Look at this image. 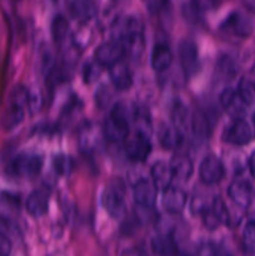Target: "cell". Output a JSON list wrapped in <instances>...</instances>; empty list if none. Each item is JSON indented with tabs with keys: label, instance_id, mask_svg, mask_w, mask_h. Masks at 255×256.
<instances>
[{
	"label": "cell",
	"instance_id": "e575fe53",
	"mask_svg": "<svg viewBox=\"0 0 255 256\" xmlns=\"http://www.w3.org/2000/svg\"><path fill=\"white\" fill-rule=\"evenodd\" d=\"M10 252H12V242L4 234L0 232V256H10Z\"/></svg>",
	"mask_w": 255,
	"mask_h": 256
},
{
	"label": "cell",
	"instance_id": "4316f807",
	"mask_svg": "<svg viewBox=\"0 0 255 256\" xmlns=\"http://www.w3.org/2000/svg\"><path fill=\"white\" fill-rule=\"evenodd\" d=\"M172 126L184 136L185 130L188 129V120H189V114H188V109L184 104L180 102H175L174 108L172 112Z\"/></svg>",
	"mask_w": 255,
	"mask_h": 256
},
{
	"label": "cell",
	"instance_id": "277c9868",
	"mask_svg": "<svg viewBox=\"0 0 255 256\" xmlns=\"http://www.w3.org/2000/svg\"><path fill=\"white\" fill-rule=\"evenodd\" d=\"M42 166V158L38 154L22 152L10 162L8 172L16 178H34L39 174Z\"/></svg>",
	"mask_w": 255,
	"mask_h": 256
},
{
	"label": "cell",
	"instance_id": "8d00e7d4",
	"mask_svg": "<svg viewBox=\"0 0 255 256\" xmlns=\"http://www.w3.org/2000/svg\"><path fill=\"white\" fill-rule=\"evenodd\" d=\"M120 256H150L145 250L139 249V248H129L125 249L124 252L120 254Z\"/></svg>",
	"mask_w": 255,
	"mask_h": 256
},
{
	"label": "cell",
	"instance_id": "8fae6325",
	"mask_svg": "<svg viewBox=\"0 0 255 256\" xmlns=\"http://www.w3.org/2000/svg\"><path fill=\"white\" fill-rule=\"evenodd\" d=\"M226 32H232L234 35L240 38L249 36L254 30V22L242 12H232L229 16L225 19L222 24Z\"/></svg>",
	"mask_w": 255,
	"mask_h": 256
},
{
	"label": "cell",
	"instance_id": "3957f363",
	"mask_svg": "<svg viewBox=\"0 0 255 256\" xmlns=\"http://www.w3.org/2000/svg\"><path fill=\"white\" fill-rule=\"evenodd\" d=\"M124 195V185L120 180L112 182L105 188L102 195V205L110 216L119 219L125 214L126 205H125Z\"/></svg>",
	"mask_w": 255,
	"mask_h": 256
},
{
	"label": "cell",
	"instance_id": "ffe728a7",
	"mask_svg": "<svg viewBox=\"0 0 255 256\" xmlns=\"http://www.w3.org/2000/svg\"><path fill=\"white\" fill-rule=\"evenodd\" d=\"M110 79L115 89L124 92L128 90L132 84V75L129 68L122 62H118L116 65L110 68Z\"/></svg>",
	"mask_w": 255,
	"mask_h": 256
},
{
	"label": "cell",
	"instance_id": "7402d4cb",
	"mask_svg": "<svg viewBox=\"0 0 255 256\" xmlns=\"http://www.w3.org/2000/svg\"><path fill=\"white\" fill-rule=\"evenodd\" d=\"M152 252L159 256H179L174 239L170 235H158L152 242Z\"/></svg>",
	"mask_w": 255,
	"mask_h": 256
},
{
	"label": "cell",
	"instance_id": "f1b7e54d",
	"mask_svg": "<svg viewBox=\"0 0 255 256\" xmlns=\"http://www.w3.org/2000/svg\"><path fill=\"white\" fill-rule=\"evenodd\" d=\"M69 32V22L62 15H56L52 20V34L56 42H62Z\"/></svg>",
	"mask_w": 255,
	"mask_h": 256
},
{
	"label": "cell",
	"instance_id": "30bf717a",
	"mask_svg": "<svg viewBox=\"0 0 255 256\" xmlns=\"http://www.w3.org/2000/svg\"><path fill=\"white\" fill-rule=\"evenodd\" d=\"M252 138V130L244 119L234 120L228 125L222 134L224 142L234 145H245L250 142Z\"/></svg>",
	"mask_w": 255,
	"mask_h": 256
},
{
	"label": "cell",
	"instance_id": "cb8c5ba5",
	"mask_svg": "<svg viewBox=\"0 0 255 256\" xmlns=\"http://www.w3.org/2000/svg\"><path fill=\"white\" fill-rule=\"evenodd\" d=\"M69 6L72 16L82 20V22L90 20L92 18H94L98 12L96 4L92 2H82V0H78V2H70Z\"/></svg>",
	"mask_w": 255,
	"mask_h": 256
},
{
	"label": "cell",
	"instance_id": "74e56055",
	"mask_svg": "<svg viewBox=\"0 0 255 256\" xmlns=\"http://www.w3.org/2000/svg\"><path fill=\"white\" fill-rule=\"evenodd\" d=\"M249 168H250V172H252V178L255 179V150L252 152L249 159Z\"/></svg>",
	"mask_w": 255,
	"mask_h": 256
},
{
	"label": "cell",
	"instance_id": "d6a6232c",
	"mask_svg": "<svg viewBox=\"0 0 255 256\" xmlns=\"http://www.w3.org/2000/svg\"><path fill=\"white\" fill-rule=\"evenodd\" d=\"M242 240L248 249L255 250V220L248 222L242 232Z\"/></svg>",
	"mask_w": 255,
	"mask_h": 256
},
{
	"label": "cell",
	"instance_id": "5b68a950",
	"mask_svg": "<svg viewBox=\"0 0 255 256\" xmlns=\"http://www.w3.org/2000/svg\"><path fill=\"white\" fill-rule=\"evenodd\" d=\"M124 149L128 159L135 162H142L149 156L152 144H150L149 136L142 132H135L126 140Z\"/></svg>",
	"mask_w": 255,
	"mask_h": 256
},
{
	"label": "cell",
	"instance_id": "4dcf8cb0",
	"mask_svg": "<svg viewBox=\"0 0 255 256\" xmlns=\"http://www.w3.org/2000/svg\"><path fill=\"white\" fill-rule=\"evenodd\" d=\"M52 166H54L55 172L59 175H69L72 169V160L68 155L59 154L56 156H54Z\"/></svg>",
	"mask_w": 255,
	"mask_h": 256
},
{
	"label": "cell",
	"instance_id": "1f68e13d",
	"mask_svg": "<svg viewBox=\"0 0 255 256\" xmlns=\"http://www.w3.org/2000/svg\"><path fill=\"white\" fill-rule=\"evenodd\" d=\"M102 65L96 60H90L84 65L82 69V78L85 82H92L100 76L102 74Z\"/></svg>",
	"mask_w": 255,
	"mask_h": 256
},
{
	"label": "cell",
	"instance_id": "8992f818",
	"mask_svg": "<svg viewBox=\"0 0 255 256\" xmlns=\"http://www.w3.org/2000/svg\"><path fill=\"white\" fill-rule=\"evenodd\" d=\"M124 55V48L116 40H109V42H102L95 50V60L102 66H114L118 62H120Z\"/></svg>",
	"mask_w": 255,
	"mask_h": 256
},
{
	"label": "cell",
	"instance_id": "9c48e42d",
	"mask_svg": "<svg viewBox=\"0 0 255 256\" xmlns=\"http://www.w3.org/2000/svg\"><path fill=\"white\" fill-rule=\"evenodd\" d=\"M179 59L182 70L188 76H192L199 70V52L192 40L185 39L180 42Z\"/></svg>",
	"mask_w": 255,
	"mask_h": 256
},
{
	"label": "cell",
	"instance_id": "7a4b0ae2",
	"mask_svg": "<svg viewBox=\"0 0 255 256\" xmlns=\"http://www.w3.org/2000/svg\"><path fill=\"white\" fill-rule=\"evenodd\" d=\"M104 136L112 142H124L129 136V115L128 108L116 104L112 110L102 128Z\"/></svg>",
	"mask_w": 255,
	"mask_h": 256
},
{
	"label": "cell",
	"instance_id": "ba28073f",
	"mask_svg": "<svg viewBox=\"0 0 255 256\" xmlns=\"http://www.w3.org/2000/svg\"><path fill=\"white\" fill-rule=\"evenodd\" d=\"M202 215L205 226L210 230L216 229L222 224H228L230 219L228 208L222 198H214L210 206Z\"/></svg>",
	"mask_w": 255,
	"mask_h": 256
},
{
	"label": "cell",
	"instance_id": "44dd1931",
	"mask_svg": "<svg viewBox=\"0 0 255 256\" xmlns=\"http://www.w3.org/2000/svg\"><path fill=\"white\" fill-rule=\"evenodd\" d=\"M26 210L32 216L40 218L46 214L48 208H49V200L45 192L42 190L32 192L26 199Z\"/></svg>",
	"mask_w": 255,
	"mask_h": 256
},
{
	"label": "cell",
	"instance_id": "5bb4252c",
	"mask_svg": "<svg viewBox=\"0 0 255 256\" xmlns=\"http://www.w3.org/2000/svg\"><path fill=\"white\" fill-rule=\"evenodd\" d=\"M156 188L152 184V180L140 179L138 180L136 184L134 185L132 190V196H134L135 202L140 208L149 209L155 204L156 200Z\"/></svg>",
	"mask_w": 255,
	"mask_h": 256
},
{
	"label": "cell",
	"instance_id": "4fadbf2b",
	"mask_svg": "<svg viewBox=\"0 0 255 256\" xmlns=\"http://www.w3.org/2000/svg\"><path fill=\"white\" fill-rule=\"evenodd\" d=\"M199 176L205 184H216L224 176V166L215 155L204 158L199 168Z\"/></svg>",
	"mask_w": 255,
	"mask_h": 256
},
{
	"label": "cell",
	"instance_id": "d6986e66",
	"mask_svg": "<svg viewBox=\"0 0 255 256\" xmlns=\"http://www.w3.org/2000/svg\"><path fill=\"white\" fill-rule=\"evenodd\" d=\"M172 52L165 42H158L152 52V66L156 72H164L172 65Z\"/></svg>",
	"mask_w": 255,
	"mask_h": 256
},
{
	"label": "cell",
	"instance_id": "f35d334b",
	"mask_svg": "<svg viewBox=\"0 0 255 256\" xmlns=\"http://www.w3.org/2000/svg\"><path fill=\"white\" fill-rule=\"evenodd\" d=\"M249 78H250V79H252V84H254V86H255V64H254V66H252V72H250V74H249Z\"/></svg>",
	"mask_w": 255,
	"mask_h": 256
},
{
	"label": "cell",
	"instance_id": "603a6c76",
	"mask_svg": "<svg viewBox=\"0 0 255 256\" xmlns=\"http://www.w3.org/2000/svg\"><path fill=\"white\" fill-rule=\"evenodd\" d=\"M160 144L165 149H176L182 144V135L174 126L162 124L159 130Z\"/></svg>",
	"mask_w": 255,
	"mask_h": 256
},
{
	"label": "cell",
	"instance_id": "9a60e30c",
	"mask_svg": "<svg viewBox=\"0 0 255 256\" xmlns=\"http://www.w3.org/2000/svg\"><path fill=\"white\" fill-rule=\"evenodd\" d=\"M228 194L238 206L248 209L252 200V186L248 180L236 179L230 184Z\"/></svg>",
	"mask_w": 255,
	"mask_h": 256
},
{
	"label": "cell",
	"instance_id": "f546056e",
	"mask_svg": "<svg viewBox=\"0 0 255 256\" xmlns=\"http://www.w3.org/2000/svg\"><path fill=\"white\" fill-rule=\"evenodd\" d=\"M238 92L248 105H252V102H255V86L249 75H245L242 78L239 86H238Z\"/></svg>",
	"mask_w": 255,
	"mask_h": 256
},
{
	"label": "cell",
	"instance_id": "7c38bea8",
	"mask_svg": "<svg viewBox=\"0 0 255 256\" xmlns=\"http://www.w3.org/2000/svg\"><path fill=\"white\" fill-rule=\"evenodd\" d=\"M104 132L92 122H86L79 132V146L84 152H96L102 142Z\"/></svg>",
	"mask_w": 255,
	"mask_h": 256
},
{
	"label": "cell",
	"instance_id": "60d3db41",
	"mask_svg": "<svg viewBox=\"0 0 255 256\" xmlns=\"http://www.w3.org/2000/svg\"><path fill=\"white\" fill-rule=\"evenodd\" d=\"M252 124H254V130H255V112L252 114Z\"/></svg>",
	"mask_w": 255,
	"mask_h": 256
},
{
	"label": "cell",
	"instance_id": "52a82bcc",
	"mask_svg": "<svg viewBox=\"0 0 255 256\" xmlns=\"http://www.w3.org/2000/svg\"><path fill=\"white\" fill-rule=\"evenodd\" d=\"M220 104L222 109L230 115L234 120H240L246 115L249 105L242 100L238 90L228 88L220 94Z\"/></svg>",
	"mask_w": 255,
	"mask_h": 256
},
{
	"label": "cell",
	"instance_id": "e0dca14e",
	"mask_svg": "<svg viewBox=\"0 0 255 256\" xmlns=\"http://www.w3.org/2000/svg\"><path fill=\"white\" fill-rule=\"evenodd\" d=\"M152 182L158 190L168 189L172 186V182L174 179L172 176L170 165L165 162H156L152 168Z\"/></svg>",
	"mask_w": 255,
	"mask_h": 256
},
{
	"label": "cell",
	"instance_id": "484cf974",
	"mask_svg": "<svg viewBox=\"0 0 255 256\" xmlns=\"http://www.w3.org/2000/svg\"><path fill=\"white\" fill-rule=\"evenodd\" d=\"M190 128H192V134L196 138H200V139H204V138L209 135V120H208V116L202 110H196L192 115V118H190Z\"/></svg>",
	"mask_w": 255,
	"mask_h": 256
},
{
	"label": "cell",
	"instance_id": "2e32d148",
	"mask_svg": "<svg viewBox=\"0 0 255 256\" xmlns=\"http://www.w3.org/2000/svg\"><path fill=\"white\" fill-rule=\"evenodd\" d=\"M162 204L168 212L178 214L184 209L185 204H186V194L182 189L172 185L162 192Z\"/></svg>",
	"mask_w": 255,
	"mask_h": 256
},
{
	"label": "cell",
	"instance_id": "d590c367",
	"mask_svg": "<svg viewBox=\"0 0 255 256\" xmlns=\"http://www.w3.org/2000/svg\"><path fill=\"white\" fill-rule=\"evenodd\" d=\"M199 256H230L229 252L216 246H206Z\"/></svg>",
	"mask_w": 255,
	"mask_h": 256
},
{
	"label": "cell",
	"instance_id": "83f0119b",
	"mask_svg": "<svg viewBox=\"0 0 255 256\" xmlns=\"http://www.w3.org/2000/svg\"><path fill=\"white\" fill-rule=\"evenodd\" d=\"M215 72L222 79H230L236 72V65L229 55H222L216 62Z\"/></svg>",
	"mask_w": 255,
	"mask_h": 256
},
{
	"label": "cell",
	"instance_id": "d4e9b609",
	"mask_svg": "<svg viewBox=\"0 0 255 256\" xmlns=\"http://www.w3.org/2000/svg\"><path fill=\"white\" fill-rule=\"evenodd\" d=\"M25 109L24 108L19 106V105H15L9 102L8 104L6 110H5V114L2 116V128L5 130H12L15 126L20 124L24 119Z\"/></svg>",
	"mask_w": 255,
	"mask_h": 256
},
{
	"label": "cell",
	"instance_id": "ab89813d",
	"mask_svg": "<svg viewBox=\"0 0 255 256\" xmlns=\"http://www.w3.org/2000/svg\"><path fill=\"white\" fill-rule=\"evenodd\" d=\"M50 256H65L64 254H62V252H54V254H52Z\"/></svg>",
	"mask_w": 255,
	"mask_h": 256
},
{
	"label": "cell",
	"instance_id": "6da1fadb",
	"mask_svg": "<svg viewBox=\"0 0 255 256\" xmlns=\"http://www.w3.org/2000/svg\"><path fill=\"white\" fill-rule=\"evenodd\" d=\"M114 34V40L122 45L125 54L130 58H139L142 54L145 48L144 25L140 18L130 15L119 20Z\"/></svg>",
	"mask_w": 255,
	"mask_h": 256
},
{
	"label": "cell",
	"instance_id": "ac0fdd59",
	"mask_svg": "<svg viewBox=\"0 0 255 256\" xmlns=\"http://www.w3.org/2000/svg\"><path fill=\"white\" fill-rule=\"evenodd\" d=\"M170 169H172V176L178 180H185L189 179L192 174V162L190 160V158L185 154H176L172 156V162H169Z\"/></svg>",
	"mask_w": 255,
	"mask_h": 256
},
{
	"label": "cell",
	"instance_id": "836d02e7",
	"mask_svg": "<svg viewBox=\"0 0 255 256\" xmlns=\"http://www.w3.org/2000/svg\"><path fill=\"white\" fill-rule=\"evenodd\" d=\"M90 42V29H80L76 34L74 35V44L76 46L84 48L85 45L89 44Z\"/></svg>",
	"mask_w": 255,
	"mask_h": 256
}]
</instances>
